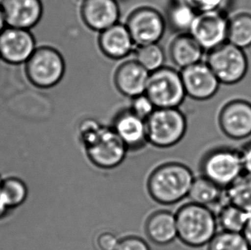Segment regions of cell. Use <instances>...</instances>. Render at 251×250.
<instances>
[{
    "label": "cell",
    "mask_w": 251,
    "mask_h": 250,
    "mask_svg": "<svg viewBox=\"0 0 251 250\" xmlns=\"http://www.w3.org/2000/svg\"><path fill=\"white\" fill-rule=\"evenodd\" d=\"M80 139L88 159L99 168H115L126 159L128 149L113 128L85 120L80 126Z\"/></svg>",
    "instance_id": "cell-1"
},
{
    "label": "cell",
    "mask_w": 251,
    "mask_h": 250,
    "mask_svg": "<svg viewBox=\"0 0 251 250\" xmlns=\"http://www.w3.org/2000/svg\"><path fill=\"white\" fill-rule=\"evenodd\" d=\"M194 179L193 173L188 166L181 163H167L151 173L148 190L157 202L172 205L188 196Z\"/></svg>",
    "instance_id": "cell-2"
},
{
    "label": "cell",
    "mask_w": 251,
    "mask_h": 250,
    "mask_svg": "<svg viewBox=\"0 0 251 250\" xmlns=\"http://www.w3.org/2000/svg\"><path fill=\"white\" fill-rule=\"evenodd\" d=\"M176 220L177 237L187 246L208 245L217 234V217L207 206L188 203L176 212Z\"/></svg>",
    "instance_id": "cell-3"
},
{
    "label": "cell",
    "mask_w": 251,
    "mask_h": 250,
    "mask_svg": "<svg viewBox=\"0 0 251 250\" xmlns=\"http://www.w3.org/2000/svg\"><path fill=\"white\" fill-rule=\"evenodd\" d=\"M148 142L160 149L176 145L187 130L185 116L178 108H156L146 120Z\"/></svg>",
    "instance_id": "cell-4"
},
{
    "label": "cell",
    "mask_w": 251,
    "mask_h": 250,
    "mask_svg": "<svg viewBox=\"0 0 251 250\" xmlns=\"http://www.w3.org/2000/svg\"><path fill=\"white\" fill-rule=\"evenodd\" d=\"M201 175L226 189L244 174L240 151L219 147L207 152L201 163Z\"/></svg>",
    "instance_id": "cell-5"
},
{
    "label": "cell",
    "mask_w": 251,
    "mask_h": 250,
    "mask_svg": "<svg viewBox=\"0 0 251 250\" xmlns=\"http://www.w3.org/2000/svg\"><path fill=\"white\" fill-rule=\"evenodd\" d=\"M145 95L156 108H178L186 96L181 73L167 66L151 72Z\"/></svg>",
    "instance_id": "cell-6"
},
{
    "label": "cell",
    "mask_w": 251,
    "mask_h": 250,
    "mask_svg": "<svg viewBox=\"0 0 251 250\" xmlns=\"http://www.w3.org/2000/svg\"><path fill=\"white\" fill-rule=\"evenodd\" d=\"M65 72V59L61 53L47 46L36 48L25 64L28 81L37 88L54 87L61 81Z\"/></svg>",
    "instance_id": "cell-7"
},
{
    "label": "cell",
    "mask_w": 251,
    "mask_h": 250,
    "mask_svg": "<svg viewBox=\"0 0 251 250\" xmlns=\"http://www.w3.org/2000/svg\"><path fill=\"white\" fill-rule=\"evenodd\" d=\"M206 63L222 84H236L248 72V58L245 50L228 41L208 51Z\"/></svg>",
    "instance_id": "cell-8"
},
{
    "label": "cell",
    "mask_w": 251,
    "mask_h": 250,
    "mask_svg": "<svg viewBox=\"0 0 251 250\" xmlns=\"http://www.w3.org/2000/svg\"><path fill=\"white\" fill-rule=\"evenodd\" d=\"M228 19L220 10L197 13L189 34L204 51H211L227 42Z\"/></svg>",
    "instance_id": "cell-9"
},
{
    "label": "cell",
    "mask_w": 251,
    "mask_h": 250,
    "mask_svg": "<svg viewBox=\"0 0 251 250\" xmlns=\"http://www.w3.org/2000/svg\"><path fill=\"white\" fill-rule=\"evenodd\" d=\"M126 27L134 44L138 47L155 44L163 37L166 21L158 10L151 7H141L129 15Z\"/></svg>",
    "instance_id": "cell-10"
},
{
    "label": "cell",
    "mask_w": 251,
    "mask_h": 250,
    "mask_svg": "<svg viewBox=\"0 0 251 250\" xmlns=\"http://www.w3.org/2000/svg\"><path fill=\"white\" fill-rule=\"evenodd\" d=\"M30 30L7 26L0 34V58L12 65L25 64L36 49Z\"/></svg>",
    "instance_id": "cell-11"
},
{
    "label": "cell",
    "mask_w": 251,
    "mask_h": 250,
    "mask_svg": "<svg viewBox=\"0 0 251 250\" xmlns=\"http://www.w3.org/2000/svg\"><path fill=\"white\" fill-rule=\"evenodd\" d=\"M221 131L231 140H244L251 135V103L235 99L226 103L219 114Z\"/></svg>",
    "instance_id": "cell-12"
},
{
    "label": "cell",
    "mask_w": 251,
    "mask_h": 250,
    "mask_svg": "<svg viewBox=\"0 0 251 250\" xmlns=\"http://www.w3.org/2000/svg\"><path fill=\"white\" fill-rule=\"evenodd\" d=\"M181 76L186 95L196 100H207L215 95L221 82L207 63L199 62L182 69Z\"/></svg>",
    "instance_id": "cell-13"
},
{
    "label": "cell",
    "mask_w": 251,
    "mask_h": 250,
    "mask_svg": "<svg viewBox=\"0 0 251 250\" xmlns=\"http://www.w3.org/2000/svg\"><path fill=\"white\" fill-rule=\"evenodd\" d=\"M81 17L87 27L100 33L118 24L119 3L117 0H82Z\"/></svg>",
    "instance_id": "cell-14"
},
{
    "label": "cell",
    "mask_w": 251,
    "mask_h": 250,
    "mask_svg": "<svg viewBox=\"0 0 251 250\" xmlns=\"http://www.w3.org/2000/svg\"><path fill=\"white\" fill-rule=\"evenodd\" d=\"M1 8L7 26L28 30L39 24L43 15L41 0H5Z\"/></svg>",
    "instance_id": "cell-15"
},
{
    "label": "cell",
    "mask_w": 251,
    "mask_h": 250,
    "mask_svg": "<svg viewBox=\"0 0 251 250\" xmlns=\"http://www.w3.org/2000/svg\"><path fill=\"white\" fill-rule=\"evenodd\" d=\"M150 73L135 60H128L119 65L114 75L117 89L129 98L145 94Z\"/></svg>",
    "instance_id": "cell-16"
},
{
    "label": "cell",
    "mask_w": 251,
    "mask_h": 250,
    "mask_svg": "<svg viewBox=\"0 0 251 250\" xmlns=\"http://www.w3.org/2000/svg\"><path fill=\"white\" fill-rule=\"evenodd\" d=\"M112 128L128 150L142 149L148 142L146 120L134 114L130 110L119 114Z\"/></svg>",
    "instance_id": "cell-17"
},
{
    "label": "cell",
    "mask_w": 251,
    "mask_h": 250,
    "mask_svg": "<svg viewBox=\"0 0 251 250\" xmlns=\"http://www.w3.org/2000/svg\"><path fill=\"white\" fill-rule=\"evenodd\" d=\"M134 45L126 25L119 23L100 32L99 36L102 52L114 60L126 58L132 51Z\"/></svg>",
    "instance_id": "cell-18"
},
{
    "label": "cell",
    "mask_w": 251,
    "mask_h": 250,
    "mask_svg": "<svg viewBox=\"0 0 251 250\" xmlns=\"http://www.w3.org/2000/svg\"><path fill=\"white\" fill-rule=\"evenodd\" d=\"M147 236L153 244L167 245L177 237L176 214L160 210L150 215L145 225Z\"/></svg>",
    "instance_id": "cell-19"
},
{
    "label": "cell",
    "mask_w": 251,
    "mask_h": 250,
    "mask_svg": "<svg viewBox=\"0 0 251 250\" xmlns=\"http://www.w3.org/2000/svg\"><path fill=\"white\" fill-rule=\"evenodd\" d=\"M204 50L189 33L180 34L170 46V56L175 65L181 69L201 62Z\"/></svg>",
    "instance_id": "cell-20"
},
{
    "label": "cell",
    "mask_w": 251,
    "mask_h": 250,
    "mask_svg": "<svg viewBox=\"0 0 251 250\" xmlns=\"http://www.w3.org/2000/svg\"><path fill=\"white\" fill-rule=\"evenodd\" d=\"M188 197L191 202L209 207L223 199L225 189L201 175L195 177Z\"/></svg>",
    "instance_id": "cell-21"
},
{
    "label": "cell",
    "mask_w": 251,
    "mask_h": 250,
    "mask_svg": "<svg viewBox=\"0 0 251 250\" xmlns=\"http://www.w3.org/2000/svg\"><path fill=\"white\" fill-rule=\"evenodd\" d=\"M227 41L244 50L251 48V13L240 12L228 19Z\"/></svg>",
    "instance_id": "cell-22"
},
{
    "label": "cell",
    "mask_w": 251,
    "mask_h": 250,
    "mask_svg": "<svg viewBox=\"0 0 251 250\" xmlns=\"http://www.w3.org/2000/svg\"><path fill=\"white\" fill-rule=\"evenodd\" d=\"M218 225L221 230L242 233L251 219V213H247L230 203H225L218 213Z\"/></svg>",
    "instance_id": "cell-23"
},
{
    "label": "cell",
    "mask_w": 251,
    "mask_h": 250,
    "mask_svg": "<svg viewBox=\"0 0 251 250\" xmlns=\"http://www.w3.org/2000/svg\"><path fill=\"white\" fill-rule=\"evenodd\" d=\"M228 203L251 213V175L244 173L225 189Z\"/></svg>",
    "instance_id": "cell-24"
},
{
    "label": "cell",
    "mask_w": 251,
    "mask_h": 250,
    "mask_svg": "<svg viewBox=\"0 0 251 250\" xmlns=\"http://www.w3.org/2000/svg\"><path fill=\"white\" fill-rule=\"evenodd\" d=\"M197 12L185 3L173 2L167 12V22L172 28L181 34L189 33Z\"/></svg>",
    "instance_id": "cell-25"
},
{
    "label": "cell",
    "mask_w": 251,
    "mask_h": 250,
    "mask_svg": "<svg viewBox=\"0 0 251 250\" xmlns=\"http://www.w3.org/2000/svg\"><path fill=\"white\" fill-rule=\"evenodd\" d=\"M27 188L22 180L15 177L3 181L0 196L10 209L21 206L27 197Z\"/></svg>",
    "instance_id": "cell-26"
},
{
    "label": "cell",
    "mask_w": 251,
    "mask_h": 250,
    "mask_svg": "<svg viewBox=\"0 0 251 250\" xmlns=\"http://www.w3.org/2000/svg\"><path fill=\"white\" fill-rule=\"evenodd\" d=\"M136 60L151 73L163 67L165 53L157 43L142 46L136 51Z\"/></svg>",
    "instance_id": "cell-27"
},
{
    "label": "cell",
    "mask_w": 251,
    "mask_h": 250,
    "mask_svg": "<svg viewBox=\"0 0 251 250\" xmlns=\"http://www.w3.org/2000/svg\"><path fill=\"white\" fill-rule=\"evenodd\" d=\"M207 250H251L242 233L221 230L208 244Z\"/></svg>",
    "instance_id": "cell-28"
},
{
    "label": "cell",
    "mask_w": 251,
    "mask_h": 250,
    "mask_svg": "<svg viewBox=\"0 0 251 250\" xmlns=\"http://www.w3.org/2000/svg\"><path fill=\"white\" fill-rule=\"evenodd\" d=\"M228 0H174V2L185 3L193 8L197 13L207 12V11H224L223 6Z\"/></svg>",
    "instance_id": "cell-29"
},
{
    "label": "cell",
    "mask_w": 251,
    "mask_h": 250,
    "mask_svg": "<svg viewBox=\"0 0 251 250\" xmlns=\"http://www.w3.org/2000/svg\"><path fill=\"white\" fill-rule=\"evenodd\" d=\"M156 107L145 94L133 98L130 111L141 119L147 120Z\"/></svg>",
    "instance_id": "cell-30"
},
{
    "label": "cell",
    "mask_w": 251,
    "mask_h": 250,
    "mask_svg": "<svg viewBox=\"0 0 251 250\" xmlns=\"http://www.w3.org/2000/svg\"><path fill=\"white\" fill-rule=\"evenodd\" d=\"M116 250H150V248L141 237L129 236L119 240Z\"/></svg>",
    "instance_id": "cell-31"
},
{
    "label": "cell",
    "mask_w": 251,
    "mask_h": 250,
    "mask_svg": "<svg viewBox=\"0 0 251 250\" xmlns=\"http://www.w3.org/2000/svg\"><path fill=\"white\" fill-rule=\"evenodd\" d=\"M119 239L111 231H103L96 238V245L99 250H116Z\"/></svg>",
    "instance_id": "cell-32"
},
{
    "label": "cell",
    "mask_w": 251,
    "mask_h": 250,
    "mask_svg": "<svg viewBox=\"0 0 251 250\" xmlns=\"http://www.w3.org/2000/svg\"><path fill=\"white\" fill-rule=\"evenodd\" d=\"M240 151L244 173L251 175V141L245 143Z\"/></svg>",
    "instance_id": "cell-33"
},
{
    "label": "cell",
    "mask_w": 251,
    "mask_h": 250,
    "mask_svg": "<svg viewBox=\"0 0 251 250\" xmlns=\"http://www.w3.org/2000/svg\"><path fill=\"white\" fill-rule=\"evenodd\" d=\"M242 234H243V236L245 237V240L247 242V244H248L251 250V217Z\"/></svg>",
    "instance_id": "cell-34"
},
{
    "label": "cell",
    "mask_w": 251,
    "mask_h": 250,
    "mask_svg": "<svg viewBox=\"0 0 251 250\" xmlns=\"http://www.w3.org/2000/svg\"><path fill=\"white\" fill-rule=\"evenodd\" d=\"M6 27V21H5V18H4L3 10H2V8L0 6V34Z\"/></svg>",
    "instance_id": "cell-35"
},
{
    "label": "cell",
    "mask_w": 251,
    "mask_h": 250,
    "mask_svg": "<svg viewBox=\"0 0 251 250\" xmlns=\"http://www.w3.org/2000/svg\"><path fill=\"white\" fill-rule=\"evenodd\" d=\"M2 183H3V180H2L1 176H0V189H1V186H2Z\"/></svg>",
    "instance_id": "cell-36"
},
{
    "label": "cell",
    "mask_w": 251,
    "mask_h": 250,
    "mask_svg": "<svg viewBox=\"0 0 251 250\" xmlns=\"http://www.w3.org/2000/svg\"><path fill=\"white\" fill-rule=\"evenodd\" d=\"M4 1H5V0H0V6L4 3Z\"/></svg>",
    "instance_id": "cell-37"
},
{
    "label": "cell",
    "mask_w": 251,
    "mask_h": 250,
    "mask_svg": "<svg viewBox=\"0 0 251 250\" xmlns=\"http://www.w3.org/2000/svg\"><path fill=\"white\" fill-rule=\"evenodd\" d=\"M0 60H1V58H0Z\"/></svg>",
    "instance_id": "cell-38"
}]
</instances>
